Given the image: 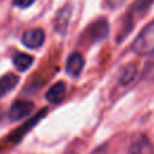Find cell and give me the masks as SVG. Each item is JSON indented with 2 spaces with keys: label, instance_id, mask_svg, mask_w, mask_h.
<instances>
[{
  "label": "cell",
  "instance_id": "6da1fadb",
  "mask_svg": "<svg viewBox=\"0 0 154 154\" xmlns=\"http://www.w3.org/2000/svg\"><path fill=\"white\" fill-rule=\"evenodd\" d=\"M131 49L134 53L142 57L154 54V20L140 31L131 45Z\"/></svg>",
  "mask_w": 154,
  "mask_h": 154
},
{
  "label": "cell",
  "instance_id": "7a4b0ae2",
  "mask_svg": "<svg viewBox=\"0 0 154 154\" xmlns=\"http://www.w3.org/2000/svg\"><path fill=\"white\" fill-rule=\"evenodd\" d=\"M34 103L28 100H17L12 103L8 111V118L12 122L20 120L25 117H28L34 111Z\"/></svg>",
  "mask_w": 154,
  "mask_h": 154
},
{
  "label": "cell",
  "instance_id": "3957f363",
  "mask_svg": "<svg viewBox=\"0 0 154 154\" xmlns=\"http://www.w3.org/2000/svg\"><path fill=\"white\" fill-rule=\"evenodd\" d=\"M22 42L25 47L35 49L43 45L45 42V31L41 28H34L26 30L22 36Z\"/></svg>",
  "mask_w": 154,
  "mask_h": 154
},
{
  "label": "cell",
  "instance_id": "277c9868",
  "mask_svg": "<svg viewBox=\"0 0 154 154\" xmlns=\"http://www.w3.org/2000/svg\"><path fill=\"white\" fill-rule=\"evenodd\" d=\"M129 154H154V148L150 140L146 135L136 136L129 147Z\"/></svg>",
  "mask_w": 154,
  "mask_h": 154
},
{
  "label": "cell",
  "instance_id": "5b68a950",
  "mask_svg": "<svg viewBox=\"0 0 154 154\" xmlns=\"http://www.w3.org/2000/svg\"><path fill=\"white\" fill-rule=\"evenodd\" d=\"M84 67V59L81 53L75 52L69 55L66 60V72L72 77H78Z\"/></svg>",
  "mask_w": 154,
  "mask_h": 154
},
{
  "label": "cell",
  "instance_id": "8992f818",
  "mask_svg": "<svg viewBox=\"0 0 154 154\" xmlns=\"http://www.w3.org/2000/svg\"><path fill=\"white\" fill-rule=\"evenodd\" d=\"M108 32V24L106 19H99L95 23H93L88 29V37L91 42L100 41L103 37H106Z\"/></svg>",
  "mask_w": 154,
  "mask_h": 154
},
{
  "label": "cell",
  "instance_id": "52a82bcc",
  "mask_svg": "<svg viewBox=\"0 0 154 154\" xmlns=\"http://www.w3.org/2000/svg\"><path fill=\"white\" fill-rule=\"evenodd\" d=\"M70 17H71V6L70 5H66L58 11L54 23H55V30L60 35H64L66 32L67 25L70 22Z\"/></svg>",
  "mask_w": 154,
  "mask_h": 154
},
{
  "label": "cell",
  "instance_id": "ba28073f",
  "mask_svg": "<svg viewBox=\"0 0 154 154\" xmlns=\"http://www.w3.org/2000/svg\"><path fill=\"white\" fill-rule=\"evenodd\" d=\"M65 94H66V83L63 81H59L47 90L46 99L51 103H59L65 97Z\"/></svg>",
  "mask_w": 154,
  "mask_h": 154
},
{
  "label": "cell",
  "instance_id": "9c48e42d",
  "mask_svg": "<svg viewBox=\"0 0 154 154\" xmlns=\"http://www.w3.org/2000/svg\"><path fill=\"white\" fill-rule=\"evenodd\" d=\"M19 78L14 73H6L0 77V97L7 95L11 90L16 88L18 84Z\"/></svg>",
  "mask_w": 154,
  "mask_h": 154
},
{
  "label": "cell",
  "instance_id": "30bf717a",
  "mask_svg": "<svg viewBox=\"0 0 154 154\" xmlns=\"http://www.w3.org/2000/svg\"><path fill=\"white\" fill-rule=\"evenodd\" d=\"M12 63L16 66L17 70L19 71H26L34 63V58L26 53L22 52H16L12 55Z\"/></svg>",
  "mask_w": 154,
  "mask_h": 154
},
{
  "label": "cell",
  "instance_id": "8fae6325",
  "mask_svg": "<svg viewBox=\"0 0 154 154\" xmlns=\"http://www.w3.org/2000/svg\"><path fill=\"white\" fill-rule=\"evenodd\" d=\"M136 76V66L135 65H128L123 69L122 73H120V82L123 84H128L130 83Z\"/></svg>",
  "mask_w": 154,
  "mask_h": 154
},
{
  "label": "cell",
  "instance_id": "7c38bea8",
  "mask_svg": "<svg viewBox=\"0 0 154 154\" xmlns=\"http://www.w3.org/2000/svg\"><path fill=\"white\" fill-rule=\"evenodd\" d=\"M34 1H35V0H14L13 4H14L17 7L24 8V7H29Z\"/></svg>",
  "mask_w": 154,
  "mask_h": 154
},
{
  "label": "cell",
  "instance_id": "4fadbf2b",
  "mask_svg": "<svg viewBox=\"0 0 154 154\" xmlns=\"http://www.w3.org/2000/svg\"><path fill=\"white\" fill-rule=\"evenodd\" d=\"M144 76L146 77H150V78H153L154 77V61H152L150 64H148L147 65V67H146V70H144Z\"/></svg>",
  "mask_w": 154,
  "mask_h": 154
},
{
  "label": "cell",
  "instance_id": "5bb4252c",
  "mask_svg": "<svg viewBox=\"0 0 154 154\" xmlns=\"http://www.w3.org/2000/svg\"><path fill=\"white\" fill-rule=\"evenodd\" d=\"M112 1H114V2H117V4H118V2H122L123 0H112Z\"/></svg>",
  "mask_w": 154,
  "mask_h": 154
}]
</instances>
